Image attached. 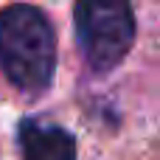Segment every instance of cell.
Instances as JSON below:
<instances>
[{
    "instance_id": "6da1fadb",
    "label": "cell",
    "mask_w": 160,
    "mask_h": 160,
    "mask_svg": "<svg viewBox=\"0 0 160 160\" xmlns=\"http://www.w3.org/2000/svg\"><path fill=\"white\" fill-rule=\"evenodd\" d=\"M0 68L22 93H42L56 70V34L51 20L25 3L0 8Z\"/></svg>"
},
{
    "instance_id": "7a4b0ae2",
    "label": "cell",
    "mask_w": 160,
    "mask_h": 160,
    "mask_svg": "<svg viewBox=\"0 0 160 160\" xmlns=\"http://www.w3.org/2000/svg\"><path fill=\"white\" fill-rule=\"evenodd\" d=\"M73 25L84 62L98 73L118 68L135 42V14L129 0H76Z\"/></svg>"
},
{
    "instance_id": "3957f363",
    "label": "cell",
    "mask_w": 160,
    "mask_h": 160,
    "mask_svg": "<svg viewBox=\"0 0 160 160\" xmlns=\"http://www.w3.org/2000/svg\"><path fill=\"white\" fill-rule=\"evenodd\" d=\"M17 132L22 160H76V138L62 127L28 118L20 124Z\"/></svg>"
}]
</instances>
